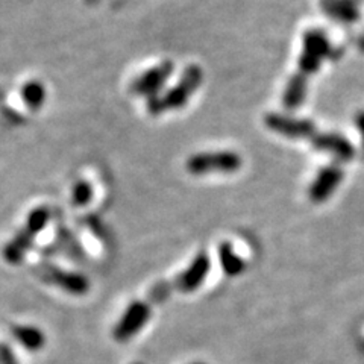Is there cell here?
Segmentation results:
<instances>
[{"mask_svg": "<svg viewBox=\"0 0 364 364\" xmlns=\"http://www.w3.org/2000/svg\"><path fill=\"white\" fill-rule=\"evenodd\" d=\"M203 72L196 64L188 65L182 76L179 77L178 84L170 88L163 96H154L147 99V111L152 116H161L163 112L175 111L187 105L190 97L196 93L202 84Z\"/></svg>", "mask_w": 364, "mask_h": 364, "instance_id": "obj_1", "label": "cell"}, {"mask_svg": "<svg viewBox=\"0 0 364 364\" xmlns=\"http://www.w3.org/2000/svg\"><path fill=\"white\" fill-rule=\"evenodd\" d=\"M334 48L322 29H310L302 37V52L298 63V73L305 77L317 73L326 58H331Z\"/></svg>", "mask_w": 364, "mask_h": 364, "instance_id": "obj_2", "label": "cell"}, {"mask_svg": "<svg viewBox=\"0 0 364 364\" xmlns=\"http://www.w3.org/2000/svg\"><path fill=\"white\" fill-rule=\"evenodd\" d=\"M243 159L242 156L232 151H218V152H200L191 155L186 168L187 172L196 176L211 175V173H223L230 175L235 173L242 167Z\"/></svg>", "mask_w": 364, "mask_h": 364, "instance_id": "obj_3", "label": "cell"}, {"mask_svg": "<svg viewBox=\"0 0 364 364\" xmlns=\"http://www.w3.org/2000/svg\"><path fill=\"white\" fill-rule=\"evenodd\" d=\"M264 124L275 134L290 140H311L317 134L316 124L310 119H296L279 112H270L264 117Z\"/></svg>", "mask_w": 364, "mask_h": 364, "instance_id": "obj_4", "label": "cell"}, {"mask_svg": "<svg viewBox=\"0 0 364 364\" xmlns=\"http://www.w3.org/2000/svg\"><path fill=\"white\" fill-rule=\"evenodd\" d=\"M173 72L175 64L170 60L163 61L161 64L149 68V70L135 79L131 87L132 93L139 96H146L147 99L158 96V93L167 82V79L173 75Z\"/></svg>", "mask_w": 364, "mask_h": 364, "instance_id": "obj_5", "label": "cell"}, {"mask_svg": "<svg viewBox=\"0 0 364 364\" xmlns=\"http://www.w3.org/2000/svg\"><path fill=\"white\" fill-rule=\"evenodd\" d=\"M345 178L343 168L337 164H329L318 170L309 188V198L314 203H322L333 196V193Z\"/></svg>", "mask_w": 364, "mask_h": 364, "instance_id": "obj_6", "label": "cell"}, {"mask_svg": "<svg viewBox=\"0 0 364 364\" xmlns=\"http://www.w3.org/2000/svg\"><path fill=\"white\" fill-rule=\"evenodd\" d=\"M313 149L318 152L331 154L337 161L348 163L355 156V147L345 135L338 132H322L316 134L311 139Z\"/></svg>", "mask_w": 364, "mask_h": 364, "instance_id": "obj_7", "label": "cell"}, {"mask_svg": "<svg viewBox=\"0 0 364 364\" xmlns=\"http://www.w3.org/2000/svg\"><path fill=\"white\" fill-rule=\"evenodd\" d=\"M151 317L149 306L143 302H134L124 311L119 323L114 328V338L117 341H128L147 323Z\"/></svg>", "mask_w": 364, "mask_h": 364, "instance_id": "obj_8", "label": "cell"}, {"mask_svg": "<svg viewBox=\"0 0 364 364\" xmlns=\"http://www.w3.org/2000/svg\"><path fill=\"white\" fill-rule=\"evenodd\" d=\"M43 278L48 279L49 282L55 284L56 287L63 289L65 293L73 294V296H82L88 293L90 284L88 279L79 273L75 272H65L60 270L53 266H49L44 269Z\"/></svg>", "mask_w": 364, "mask_h": 364, "instance_id": "obj_9", "label": "cell"}, {"mask_svg": "<svg viewBox=\"0 0 364 364\" xmlns=\"http://www.w3.org/2000/svg\"><path fill=\"white\" fill-rule=\"evenodd\" d=\"M210 266H211V263H210L208 255L203 252L199 254L195 258V261L190 264V267L186 272H182L181 275L175 279L173 286L184 293L196 290L203 282L205 277L208 275Z\"/></svg>", "mask_w": 364, "mask_h": 364, "instance_id": "obj_10", "label": "cell"}, {"mask_svg": "<svg viewBox=\"0 0 364 364\" xmlns=\"http://www.w3.org/2000/svg\"><path fill=\"white\" fill-rule=\"evenodd\" d=\"M323 13L336 21L350 25L360 18L358 0H321Z\"/></svg>", "mask_w": 364, "mask_h": 364, "instance_id": "obj_11", "label": "cell"}, {"mask_svg": "<svg viewBox=\"0 0 364 364\" xmlns=\"http://www.w3.org/2000/svg\"><path fill=\"white\" fill-rule=\"evenodd\" d=\"M306 93H309V77L294 73L282 93V105L290 111L298 109L305 102Z\"/></svg>", "mask_w": 364, "mask_h": 364, "instance_id": "obj_12", "label": "cell"}, {"mask_svg": "<svg viewBox=\"0 0 364 364\" xmlns=\"http://www.w3.org/2000/svg\"><path fill=\"white\" fill-rule=\"evenodd\" d=\"M11 334L17 343L31 352H38L46 345V336L40 328L32 325H14L11 328Z\"/></svg>", "mask_w": 364, "mask_h": 364, "instance_id": "obj_13", "label": "cell"}, {"mask_svg": "<svg viewBox=\"0 0 364 364\" xmlns=\"http://www.w3.org/2000/svg\"><path fill=\"white\" fill-rule=\"evenodd\" d=\"M219 257H220V263L223 270L228 273V275H238V273L243 272L245 269V261L238 257L234 249L230 243H222L219 247Z\"/></svg>", "mask_w": 364, "mask_h": 364, "instance_id": "obj_14", "label": "cell"}, {"mask_svg": "<svg viewBox=\"0 0 364 364\" xmlns=\"http://www.w3.org/2000/svg\"><path fill=\"white\" fill-rule=\"evenodd\" d=\"M0 364H20L14 350L4 341H0Z\"/></svg>", "mask_w": 364, "mask_h": 364, "instance_id": "obj_15", "label": "cell"}, {"mask_svg": "<svg viewBox=\"0 0 364 364\" xmlns=\"http://www.w3.org/2000/svg\"><path fill=\"white\" fill-rule=\"evenodd\" d=\"M355 127L360 132V140H361V155H363V159H364V109L358 111L355 114Z\"/></svg>", "mask_w": 364, "mask_h": 364, "instance_id": "obj_16", "label": "cell"}]
</instances>
